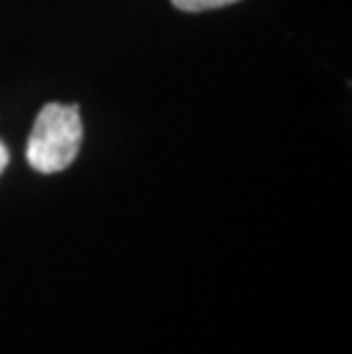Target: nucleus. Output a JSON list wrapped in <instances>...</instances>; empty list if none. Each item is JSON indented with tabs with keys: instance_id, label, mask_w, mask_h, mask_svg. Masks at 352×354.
Returning <instances> with one entry per match:
<instances>
[{
	"instance_id": "1",
	"label": "nucleus",
	"mask_w": 352,
	"mask_h": 354,
	"mask_svg": "<svg viewBox=\"0 0 352 354\" xmlns=\"http://www.w3.org/2000/svg\"><path fill=\"white\" fill-rule=\"evenodd\" d=\"M82 145V119L78 105L46 103L35 119L26 158L39 174H55L78 158Z\"/></svg>"
},
{
	"instance_id": "2",
	"label": "nucleus",
	"mask_w": 352,
	"mask_h": 354,
	"mask_svg": "<svg viewBox=\"0 0 352 354\" xmlns=\"http://www.w3.org/2000/svg\"><path fill=\"white\" fill-rule=\"evenodd\" d=\"M238 0H172V5L181 12H208V10H220V7L234 5Z\"/></svg>"
},
{
	"instance_id": "3",
	"label": "nucleus",
	"mask_w": 352,
	"mask_h": 354,
	"mask_svg": "<svg viewBox=\"0 0 352 354\" xmlns=\"http://www.w3.org/2000/svg\"><path fill=\"white\" fill-rule=\"evenodd\" d=\"M7 165H10V151H7V147L3 145V140H0V174L5 171Z\"/></svg>"
}]
</instances>
